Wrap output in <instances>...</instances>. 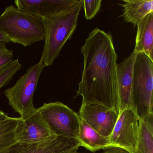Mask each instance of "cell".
<instances>
[{
    "label": "cell",
    "instance_id": "obj_1",
    "mask_svg": "<svg viewBox=\"0 0 153 153\" xmlns=\"http://www.w3.org/2000/svg\"><path fill=\"white\" fill-rule=\"evenodd\" d=\"M81 50L84 69L77 94L82 96V103L101 105L119 114L117 55L111 35L95 28L89 33Z\"/></svg>",
    "mask_w": 153,
    "mask_h": 153
},
{
    "label": "cell",
    "instance_id": "obj_2",
    "mask_svg": "<svg viewBox=\"0 0 153 153\" xmlns=\"http://www.w3.org/2000/svg\"><path fill=\"white\" fill-rule=\"evenodd\" d=\"M83 2L84 0L78 1L66 10L42 17L45 37L40 61L44 68L53 65L66 42L74 33Z\"/></svg>",
    "mask_w": 153,
    "mask_h": 153
},
{
    "label": "cell",
    "instance_id": "obj_3",
    "mask_svg": "<svg viewBox=\"0 0 153 153\" xmlns=\"http://www.w3.org/2000/svg\"><path fill=\"white\" fill-rule=\"evenodd\" d=\"M0 30L10 42L27 47L44 41V27L42 18L28 14L10 5L0 16Z\"/></svg>",
    "mask_w": 153,
    "mask_h": 153
},
{
    "label": "cell",
    "instance_id": "obj_4",
    "mask_svg": "<svg viewBox=\"0 0 153 153\" xmlns=\"http://www.w3.org/2000/svg\"><path fill=\"white\" fill-rule=\"evenodd\" d=\"M153 61L137 53L133 70L131 102L138 120L153 114Z\"/></svg>",
    "mask_w": 153,
    "mask_h": 153
},
{
    "label": "cell",
    "instance_id": "obj_5",
    "mask_svg": "<svg viewBox=\"0 0 153 153\" xmlns=\"http://www.w3.org/2000/svg\"><path fill=\"white\" fill-rule=\"evenodd\" d=\"M44 68L40 61L31 66L12 87L7 88L4 94L9 104L19 114L20 118L26 119L36 111L34 106L33 96L38 80Z\"/></svg>",
    "mask_w": 153,
    "mask_h": 153
},
{
    "label": "cell",
    "instance_id": "obj_6",
    "mask_svg": "<svg viewBox=\"0 0 153 153\" xmlns=\"http://www.w3.org/2000/svg\"><path fill=\"white\" fill-rule=\"evenodd\" d=\"M37 110L53 135L77 139L80 119L76 113L59 102L45 103Z\"/></svg>",
    "mask_w": 153,
    "mask_h": 153
},
{
    "label": "cell",
    "instance_id": "obj_7",
    "mask_svg": "<svg viewBox=\"0 0 153 153\" xmlns=\"http://www.w3.org/2000/svg\"><path fill=\"white\" fill-rule=\"evenodd\" d=\"M139 123L133 108H127L119 114L109 137V148H120L130 153L136 150L138 138Z\"/></svg>",
    "mask_w": 153,
    "mask_h": 153
},
{
    "label": "cell",
    "instance_id": "obj_8",
    "mask_svg": "<svg viewBox=\"0 0 153 153\" xmlns=\"http://www.w3.org/2000/svg\"><path fill=\"white\" fill-rule=\"evenodd\" d=\"M79 116L99 134L109 137L119 114L114 110L101 105L82 103Z\"/></svg>",
    "mask_w": 153,
    "mask_h": 153
},
{
    "label": "cell",
    "instance_id": "obj_9",
    "mask_svg": "<svg viewBox=\"0 0 153 153\" xmlns=\"http://www.w3.org/2000/svg\"><path fill=\"white\" fill-rule=\"evenodd\" d=\"M136 55L137 53L133 51L121 63H117L116 65L120 113L127 108H132L131 88L133 67Z\"/></svg>",
    "mask_w": 153,
    "mask_h": 153
},
{
    "label": "cell",
    "instance_id": "obj_10",
    "mask_svg": "<svg viewBox=\"0 0 153 153\" xmlns=\"http://www.w3.org/2000/svg\"><path fill=\"white\" fill-rule=\"evenodd\" d=\"M77 0H16L17 8L23 12L43 17L68 9Z\"/></svg>",
    "mask_w": 153,
    "mask_h": 153
},
{
    "label": "cell",
    "instance_id": "obj_11",
    "mask_svg": "<svg viewBox=\"0 0 153 153\" xmlns=\"http://www.w3.org/2000/svg\"><path fill=\"white\" fill-rule=\"evenodd\" d=\"M53 135L36 108L35 113L23 119L19 142L30 145L46 139Z\"/></svg>",
    "mask_w": 153,
    "mask_h": 153
},
{
    "label": "cell",
    "instance_id": "obj_12",
    "mask_svg": "<svg viewBox=\"0 0 153 153\" xmlns=\"http://www.w3.org/2000/svg\"><path fill=\"white\" fill-rule=\"evenodd\" d=\"M80 146L76 139L52 135L42 141L28 145L20 153H76Z\"/></svg>",
    "mask_w": 153,
    "mask_h": 153
},
{
    "label": "cell",
    "instance_id": "obj_13",
    "mask_svg": "<svg viewBox=\"0 0 153 153\" xmlns=\"http://www.w3.org/2000/svg\"><path fill=\"white\" fill-rule=\"evenodd\" d=\"M136 45L133 51L143 53L153 61V12L147 15L137 25Z\"/></svg>",
    "mask_w": 153,
    "mask_h": 153
},
{
    "label": "cell",
    "instance_id": "obj_14",
    "mask_svg": "<svg viewBox=\"0 0 153 153\" xmlns=\"http://www.w3.org/2000/svg\"><path fill=\"white\" fill-rule=\"evenodd\" d=\"M80 119L79 131L77 139L80 143V146L93 152L109 148V137L102 136L84 120Z\"/></svg>",
    "mask_w": 153,
    "mask_h": 153
},
{
    "label": "cell",
    "instance_id": "obj_15",
    "mask_svg": "<svg viewBox=\"0 0 153 153\" xmlns=\"http://www.w3.org/2000/svg\"><path fill=\"white\" fill-rule=\"evenodd\" d=\"M120 4L123 8L122 16L127 23L137 26L147 15L153 12V1L123 0Z\"/></svg>",
    "mask_w": 153,
    "mask_h": 153
},
{
    "label": "cell",
    "instance_id": "obj_16",
    "mask_svg": "<svg viewBox=\"0 0 153 153\" xmlns=\"http://www.w3.org/2000/svg\"><path fill=\"white\" fill-rule=\"evenodd\" d=\"M23 119L9 117L0 123V151L19 142Z\"/></svg>",
    "mask_w": 153,
    "mask_h": 153
},
{
    "label": "cell",
    "instance_id": "obj_17",
    "mask_svg": "<svg viewBox=\"0 0 153 153\" xmlns=\"http://www.w3.org/2000/svg\"><path fill=\"white\" fill-rule=\"evenodd\" d=\"M139 130L133 153H153V114L139 120Z\"/></svg>",
    "mask_w": 153,
    "mask_h": 153
},
{
    "label": "cell",
    "instance_id": "obj_18",
    "mask_svg": "<svg viewBox=\"0 0 153 153\" xmlns=\"http://www.w3.org/2000/svg\"><path fill=\"white\" fill-rule=\"evenodd\" d=\"M21 68L22 65L19 62V59H17L0 70V88L10 84L16 73Z\"/></svg>",
    "mask_w": 153,
    "mask_h": 153
},
{
    "label": "cell",
    "instance_id": "obj_19",
    "mask_svg": "<svg viewBox=\"0 0 153 153\" xmlns=\"http://www.w3.org/2000/svg\"><path fill=\"white\" fill-rule=\"evenodd\" d=\"M102 0L85 1L83 2L85 17L87 20L94 18L99 12L102 6Z\"/></svg>",
    "mask_w": 153,
    "mask_h": 153
},
{
    "label": "cell",
    "instance_id": "obj_20",
    "mask_svg": "<svg viewBox=\"0 0 153 153\" xmlns=\"http://www.w3.org/2000/svg\"><path fill=\"white\" fill-rule=\"evenodd\" d=\"M13 61V51L7 48L5 44L0 43V70Z\"/></svg>",
    "mask_w": 153,
    "mask_h": 153
},
{
    "label": "cell",
    "instance_id": "obj_21",
    "mask_svg": "<svg viewBox=\"0 0 153 153\" xmlns=\"http://www.w3.org/2000/svg\"><path fill=\"white\" fill-rule=\"evenodd\" d=\"M28 145L18 142L9 147L0 151V153H20Z\"/></svg>",
    "mask_w": 153,
    "mask_h": 153
},
{
    "label": "cell",
    "instance_id": "obj_22",
    "mask_svg": "<svg viewBox=\"0 0 153 153\" xmlns=\"http://www.w3.org/2000/svg\"><path fill=\"white\" fill-rule=\"evenodd\" d=\"M103 153H130L126 150L120 148L112 147L107 149Z\"/></svg>",
    "mask_w": 153,
    "mask_h": 153
},
{
    "label": "cell",
    "instance_id": "obj_23",
    "mask_svg": "<svg viewBox=\"0 0 153 153\" xmlns=\"http://www.w3.org/2000/svg\"><path fill=\"white\" fill-rule=\"evenodd\" d=\"M10 42V41L8 37L1 30H0V43L6 44L9 43Z\"/></svg>",
    "mask_w": 153,
    "mask_h": 153
},
{
    "label": "cell",
    "instance_id": "obj_24",
    "mask_svg": "<svg viewBox=\"0 0 153 153\" xmlns=\"http://www.w3.org/2000/svg\"><path fill=\"white\" fill-rule=\"evenodd\" d=\"M9 116L6 114L4 112L0 110V123L7 120Z\"/></svg>",
    "mask_w": 153,
    "mask_h": 153
},
{
    "label": "cell",
    "instance_id": "obj_25",
    "mask_svg": "<svg viewBox=\"0 0 153 153\" xmlns=\"http://www.w3.org/2000/svg\"></svg>",
    "mask_w": 153,
    "mask_h": 153
}]
</instances>
